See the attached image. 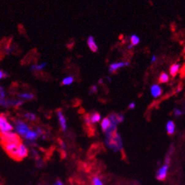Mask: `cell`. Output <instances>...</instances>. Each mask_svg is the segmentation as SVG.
<instances>
[{
	"mask_svg": "<svg viewBox=\"0 0 185 185\" xmlns=\"http://www.w3.org/2000/svg\"><path fill=\"white\" fill-rule=\"evenodd\" d=\"M90 119H91V123L92 124H95V123H98L100 122V120L101 119V116L98 112H95L92 114L90 115Z\"/></svg>",
	"mask_w": 185,
	"mask_h": 185,
	"instance_id": "cell-16",
	"label": "cell"
},
{
	"mask_svg": "<svg viewBox=\"0 0 185 185\" xmlns=\"http://www.w3.org/2000/svg\"><path fill=\"white\" fill-rule=\"evenodd\" d=\"M0 98H6V92L4 88L0 85Z\"/></svg>",
	"mask_w": 185,
	"mask_h": 185,
	"instance_id": "cell-26",
	"label": "cell"
},
{
	"mask_svg": "<svg viewBox=\"0 0 185 185\" xmlns=\"http://www.w3.org/2000/svg\"><path fill=\"white\" fill-rule=\"evenodd\" d=\"M87 44L89 48H90V50L92 51V52H97V51H98V46L97 45L96 43H95L94 36H89L88 37Z\"/></svg>",
	"mask_w": 185,
	"mask_h": 185,
	"instance_id": "cell-9",
	"label": "cell"
},
{
	"mask_svg": "<svg viewBox=\"0 0 185 185\" xmlns=\"http://www.w3.org/2000/svg\"><path fill=\"white\" fill-rule=\"evenodd\" d=\"M13 127L12 125L8 120L6 115H0V132H8V131H12Z\"/></svg>",
	"mask_w": 185,
	"mask_h": 185,
	"instance_id": "cell-4",
	"label": "cell"
},
{
	"mask_svg": "<svg viewBox=\"0 0 185 185\" xmlns=\"http://www.w3.org/2000/svg\"><path fill=\"white\" fill-rule=\"evenodd\" d=\"M92 184H93V185H103L100 178H98V177H94L93 179H92Z\"/></svg>",
	"mask_w": 185,
	"mask_h": 185,
	"instance_id": "cell-24",
	"label": "cell"
},
{
	"mask_svg": "<svg viewBox=\"0 0 185 185\" xmlns=\"http://www.w3.org/2000/svg\"><path fill=\"white\" fill-rule=\"evenodd\" d=\"M159 80H160V82H161V83H165V82H167L169 80V76H168V74H165V73H163V74L160 75Z\"/></svg>",
	"mask_w": 185,
	"mask_h": 185,
	"instance_id": "cell-22",
	"label": "cell"
},
{
	"mask_svg": "<svg viewBox=\"0 0 185 185\" xmlns=\"http://www.w3.org/2000/svg\"><path fill=\"white\" fill-rule=\"evenodd\" d=\"M165 128H166L167 133H168V134H173L175 133V125L174 122L172 121V120H169V121L167 122Z\"/></svg>",
	"mask_w": 185,
	"mask_h": 185,
	"instance_id": "cell-14",
	"label": "cell"
},
{
	"mask_svg": "<svg viewBox=\"0 0 185 185\" xmlns=\"http://www.w3.org/2000/svg\"><path fill=\"white\" fill-rule=\"evenodd\" d=\"M39 138L38 134L35 131L30 130L24 136V138L27 141V142H34L37 138Z\"/></svg>",
	"mask_w": 185,
	"mask_h": 185,
	"instance_id": "cell-11",
	"label": "cell"
},
{
	"mask_svg": "<svg viewBox=\"0 0 185 185\" xmlns=\"http://www.w3.org/2000/svg\"><path fill=\"white\" fill-rule=\"evenodd\" d=\"M36 132L38 134L39 136H43L44 134V131L43 130V129H42L41 127H36Z\"/></svg>",
	"mask_w": 185,
	"mask_h": 185,
	"instance_id": "cell-28",
	"label": "cell"
},
{
	"mask_svg": "<svg viewBox=\"0 0 185 185\" xmlns=\"http://www.w3.org/2000/svg\"><path fill=\"white\" fill-rule=\"evenodd\" d=\"M57 114H58V120H59L60 126H61V130L63 131H66V129H67V125H66V119L65 116L64 115L63 112L61 110H58L57 112Z\"/></svg>",
	"mask_w": 185,
	"mask_h": 185,
	"instance_id": "cell-6",
	"label": "cell"
},
{
	"mask_svg": "<svg viewBox=\"0 0 185 185\" xmlns=\"http://www.w3.org/2000/svg\"><path fill=\"white\" fill-rule=\"evenodd\" d=\"M100 126H101L102 131L107 132L110 129V126H111V121L108 117L104 118L102 119L101 123H100Z\"/></svg>",
	"mask_w": 185,
	"mask_h": 185,
	"instance_id": "cell-12",
	"label": "cell"
},
{
	"mask_svg": "<svg viewBox=\"0 0 185 185\" xmlns=\"http://www.w3.org/2000/svg\"><path fill=\"white\" fill-rule=\"evenodd\" d=\"M74 78L73 76H66V77L64 78L62 80V85H70L74 82Z\"/></svg>",
	"mask_w": 185,
	"mask_h": 185,
	"instance_id": "cell-20",
	"label": "cell"
},
{
	"mask_svg": "<svg viewBox=\"0 0 185 185\" xmlns=\"http://www.w3.org/2000/svg\"><path fill=\"white\" fill-rule=\"evenodd\" d=\"M0 140L2 144L6 143H21V139L18 134L13 131L8 132H0Z\"/></svg>",
	"mask_w": 185,
	"mask_h": 185,
	"instance_id": "cell-1",
	"label": "cell"
},
{
	"mask_svg": "<svg viewBox=\"0 0 185 185\" xmlns=\"http://www.w3.org/2000/svg\"><path fill=\"white\" fill-rule=\"evenodd\" d=\"M174 114L175 116H178H178H181V115L183 114V111L182 110L175 108V109H174Z\"/></svg>",
	"mask_w": 185,
	"mask_h": 185,
	"instance_id": "cell-27",
	"label": "cell"
},
{
	"mask_svg": "<svg viewBox=\"0 0 185 185\" xmlns=\"http://www.w3.org/2000/svg\"><path fill=\"white\" fill-rule=\"evenodd\" d=\"M59 144H60V146H61V147L63 149V150H65V149L66 148V144L63 142L62 140H59Z\"/></svg>",
	"mask_w": 185,
	"mask_h": 185,
	"instance_id": "cell-32",
	"label": "cell"
},
{
	"mask_svg": "<svg viewBox=\"0 0 185 185\" xmlns=\"http://www.w3.org/2000/svg\"><path fill=\"white\" fill-rule=\"evenodd\" d=\"M24 116L25 119H28L29 121H35L36 119H37V116L36 115L34 114L33 113H30V112H27V113H24Z\"/></svg>",
	"mask_w": 185,
	"mask_h": 185,
	"instance_id": "cell-19",
	"label": "cell"
},
{
	"mask_svg": "<svg viewBox=\"0 0 185 185\" xmlns=\"http://www.w3.org/2000/svg\"><path fill=\"white\" fill-rule=\"evenodd\" d=\"M135 106H136L135 104H134V102H131V103L129 104V109H131V110H132V109H134V108H135Z\"/></svg>",
	"mask_w": 185,
	"mask_h": 185,
	"instance_id": "cell-35",
	"label": "cell"
},
{
	"mask_svg": "<svg viewBox=\"0 0 185 185\" xmlns=\"http://www.w3.org/2000/svg\"><path fill=\"white\" fill-rule=\"evenodd\" d=\"M98 92V87L96 85H93V86L91 87L90 89V92L91 93H96Z\"/></svg>",
	"mask_w": 185,
	"mask_h": 185,
	"instance_id": "cell-31",
	"label": "cell"
},
{
	"mask_svg": "<svg viewBox=\"0 0 185 185\" xmlns=\"http://www.w3.org/2000/svg\"><path fill=\"white\" fill-rule=\"evenodd\" d=\"M14 129L19 135L24 137L25 134L30 130L27 123L21 119H17L14 121Z\"/></svg>",
	"mask_w": 185,
	"mask_h": 185,
	"instance_id": "cell-2",
	"label": "cell"
},
{
	"mask_svg": "<svg viewBox=\"0 0 185 185\" xmlns=\"http://www.w3.org/2000/svg\"><path fill=\"white\" fill-rule=\"evenodd\" d=\"M168 165H164L160 169L158 170L157 173V178L159 181H164L166 178L167 172H168Z\"/></svg>",
	"mask_w": 185,
	"mask_h": 185,
	"instance_id": "cell-7",
	"label": "cell"
},
{
	"mask_svg": "<svg viewBox=\"0 0 185 185\" xmlns=\"http://www.w3.org/2000/svg\"><path fill=\"white\" fill-rule=\"evenodd\" d=\"M46 66H47V63L46 62L42 63V64H33V65H32L31 67H30V70H31V71L43 70Z\"/></svg>",
	"mask_w": 185,
	"mask_h": 185,
	"instance_id": "cell-18",
	"label": "cell"
},
{
	"mask_svg": "<svg viewBox=\"0 0 185 185\" xmlns=\"http://www.w3.org/2000/svg\"><path fill=\"white\" fill-rule=\"evenodd\" d=\"M156 61H157V56H156V55H153L152 58H151V61H150V62H151V63H155Z\"/></svg>",
	"mask_w": 185,
	"mask_h": 185,
	"instance_id": "cell-36",
	"label": "cell"
},
{
	"mask_svg": "<svg viewBox=\"0 0 185 185\" xmlns=\"http://www.w3.org/2000/svg\"><path fill=\"white\" fill-rule=\"evenodd\" d=\"M130 40H131V44L133 45V46H134V45H138L139 43H140V38H139L137 35H134V34H133V35L131 36Z\"/></svg>",
	"mask_w": 185,
	"mask_h": 185,
	"instance_id": "cell-21",
	"label": "cell"
},
{
	"mask_svg": "<svg viewBox=\"0 0 185 185\" xmlns=\"http://www.w3.org/2000/svg\"><path fill=\"white\" fill-rule=\"evenodd\" d=\"M162 92H163V90H162L161 87L157 84H154L150 88V93L153 98H157L160 97L162 95Z\"/></svg>",
	"mask_w": 185,
	"mask_h": 185,
	"instance_id": "cell-10",
	"label": "cell"
},
{
	"mask_svg": "<svg viewBox=\"0 0 185 185\" xmlns=\"http://www.w3.org/2000/svg\"><path fill=\"white\" fill-rule=\"evenodd\" d=\"M115 119H116V121L117 123H122L124 120V116L121 114H116L115 115Z\"/></svg>",
	"mask_w": 185,
	"mask_h": 185,
	"instance_id": "cell-25",
	"label": "cell"
},
{
	"mask_svg": "<svg viewBox=\"0 0 185 185\" xmlns=\"http://www.w3.org/2000/svg\"><path fill=\"white\" fill-rule=\"evenodd\" d=\"M130 63L129 62H117V63H113L109 66V72L110 74H113L115 71H116L117 70L120 69V68L123 67V66H127L129 65Z\"/></svg>",
	"mask_w": 185,
	"mask_h": 185,
	"instance_id": "cell-8",
	"label": "cell"
},
{
	"mask_svg": "<svg viewBox=\"0 0 185 185\" xmlns=\"http://www.w3.org/2000/svg\"><path fill=\"white\" fill-rule=\"evenodd\" d=\"M184 51L185 52V45H184Z\"/></svg>",
	"mask_w": 185,
	"mask_h": 185,
	"instance_id": "cell-39",
	"label": "cell"
},
{
	"mask_svg": "<svg viewBox=\"0 0 185 185\" xmlns=\"http://www.w3.org/2000/svg\"><path fill=\"white\" fill-rule=\"evenodd\" d=\"M128 48H129V49H131V48H133V45H131V44H130V45H129V47H128Z\"/></svg>",
	"mask_w": 185,
	"mask_h": 185,
	"instance_id": "cell-37",
	"label": "cell"
},
{
	"mask_svg": "<svg viewBox=\"0 0 185 185\" xmlns=\"http://www.w3.org/2000/svg\"><path fill=\"white\" fill-rule=\"evenodd\" d=\"M99 82V83H101V82H102V79H100V80H99V82Z\"/></svg>",
	"mask_w": 185,
	"mask_h": 185,
	"instance_id": "cell-38",
	"label": "cell"
},
{
	"mask_svg": "<svg viewBox=\"0 0 185 185\" xmlns=\"http://www.w3.org/2000/svg\"><path fill=\"white\" fill-rule=\"evenodd\" d=\"M17 97L20 98L21 100H31L35 98V95L33 93H29V92H25V93H21L17 95Z\"/></svg>",
	"mask_w": 185,
	"mask_h": 185,
	"instance_id": "cell-13",
	"label": "cell"
},
{
	"mask_svg": "<svg viewBox=\"0 0 185 185\" xmlns=\"http://www.w3.org/2000/svg\"><path fill=\"white\" fill-rule=\"evenodd\" d=\"M53 185H64V184L61 181V180H57L54 184H53Z\"/></svg>",
	"mask_w": 185,
	"mask_h": 185,
	"instance_id": "cell-34",
	"label": "cell"
},
{
	"mask_svg": "<svg viewBox=\"0 0 185 185\" xmlns=\"http://www.w3.org/2000/svg\"><path fill=\"white\" fill-rule=\"evenodd\" d=\"M0 106L3 107L5 108H10V104H9V99L6 100V98H0Z\"/></svg>",
	"mask_w": 185,
	"mask_h": 185,
	"instance_id": "cell-23",
	"label": "cell"
},
{
	"mask_svg": "<svg viewBox=\"0 0 185 185\" xmlns=\"http://www.w3.org/2000/svg\"><path fill=\"white\" fill-rule=\"evenodd\" d=\"M84 119H85V123L87 125H90L91 124V119H90V114H86L84 117Z\"/></svg>",
	"mask_w": 185,
	"mask_h": 185,
	"instance_id": "cell-30",
	"label": "cell"
},
{
	"mask_svg": "<svg viewBox=\"0 0 185 185\" xmlns=\"http://www.w3.org/2000/svg\"><path fill=\"white\" fill-rule=\"evenodd\" d=\"M9 102L10 107L13 106L15 108H19L24 104V100L21 99H9Z\"/></svg>",
	"mask_w": 185,
	"mask_h": 185,
	"instance_id": "cell-15",
	"label": "cell"
},
{
	"mask_svg": "<svg viewBox=\"0 0 185 185\" xmlns=\"http://www.w3.org/2000/svg\"><path fill=\"white\" fill-rule=\"evenodd\" d=\"M7 77H9V74L3 72L2 70H0V79H6V78Z\"/></svg>",
	"mask_w": 185,
	"mask_h": 185,
	"instance_id": "cell-29",
	"label": "cell"
},
{
	"mask_svg": "<svg viewBox=\"0 0 185 185\" xmlns=\"http://www.w3.org/2000/svg\"><path fill=\"white\" fill-rule=\"evenodd\" d=\"M165 165H169L170 163H171V159H170L169 155L166 156V157H165Z\"/></svg>",
	"mask_w": 185,
	"mask_h": 185,
	"instance_id": "cell-33",
	"label": "cell"
},
{
	"mask_svg": "<svg viewBox=\"0 0 185 185\" xmlns=\"http://www.w3.org/2000/svg\"><path fill=\"white\" fill-rule=\"evenodd\" d=\"M29 150L27 146L23 143H21L17 147L14 159L16 160H21L28 156Z\"/></svg>",
	"mask_w": 185,
	"mask_h": 185,
	"instance_id": "cell-3",
	"label": "cell"
},
{
	"mask_svg": "<svg viewBox=\"0 0 185 185\" xmlns=\"http://www.w3.org/2000/svg\"><path fill=\"white\" fill-rule=\"evenodd\" d=\"M21 143H6V144H2V146L3 147H4L5 150H6L12 158H14L17 147H18V145Z\"/></svg>",
	"mask_w": 185,
	"mask_h": 185,
	"instance_id": "cell-5",
	"label": "cell"
},
{
	"mask_svg": "<svg viewBox=\"0 0 185 185\" xmlns=\"http://www.w3.org/2000/svg\"><path fill=\"white\" fill-rule=\"evenodd\" d=\"M179 70H180L179 64H172V65L171 66V67H170V70H169L170 75H171L172 76H173V77H175V76L177 75V74L178 73Z\"/></svg>",
	"mask_w": 185,
	"mask_h": 185,
	"instance_id": "cell-17",
	"label": "cell"
}]
</instances>
